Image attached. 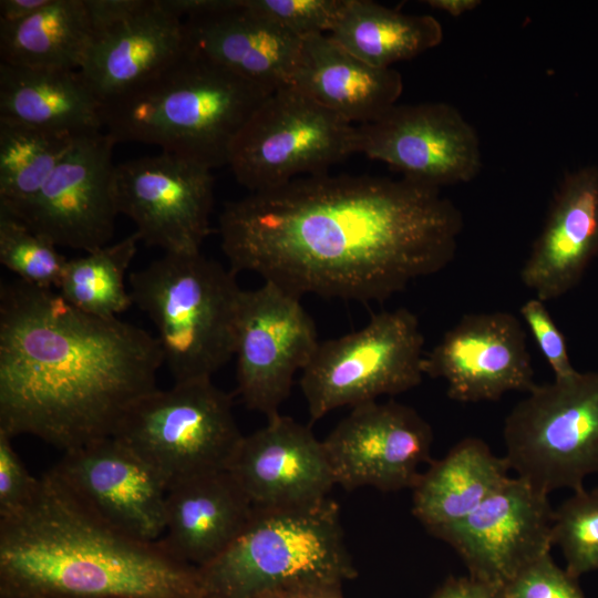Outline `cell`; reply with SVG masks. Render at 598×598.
Here are the masks:
<instances>
[{
    "mask_svg": "<svg viewBox=\"0 0 598 598\" xmlns=\"http://www.w3.org/2000/svg\"><path fill=\"white\" fill-rule=\"evenodd\" d=\"M204 598H255L299 586H340L357 576L338 504L254 508L230 546L198 567Z\"/></svg>",
    "mask_w": 598,
    "mask_h": 598,
    "instance_id": "5",
    "label": "cell"
},
{
    "mask_svg": "<svg viewBox=\"0 0 598 598\" xmlns=\"http://www.w3.org/2000/svg\"><path fill=\"white\" fill-rule=\"evenodd\" d=\"M424 3L430 8L444 12L451 17L458 18L476 9L482 1L480 0H425Z\"/></svg>",
    "mask_w": 598,
    "mask_h": 598,
    "instance_id": "42",
    "label": "cell"
},
{
    "mask_svg": "<svg viewBox=\"0 0 598 598\" xmlns=\"http://www.w3.org/2000/svg\"><path fill=\"white\" fill-rule=\"evenodd\" d=\"M78 137L0 120V207L32 199Z\"/></svg>",
    "mask_w": 598,
    "mask_h": 598,
    "instance_id": "30",
    "label": "cell"
},
{
    "mask_svg": "<svg viewBox=\"0 0 598 598\" xmlns=\"http://www.w3.org/2000/svg\"><path fill=\"white\" fill-rule=\"evenodd\" d=\"M597 256L598 166L587 165L558 184L520 281L542 301L555 300L580 283Z\"/></svg>",
    "mask_w": 598,
    "mask_h": 598,
    "instance_id": "20",
    "label": "cell"
},
{
    "mask_svg": "<svg viewBox=\"0 0 598 598\" xmlns=\"http://www.w3.org/2000/svg\"><path fill=\"white\" fill-rule=\"evenodd\" d=\"M429 598H506L503 589L470 576L448 577Z\"/></svg>",
    "mask_w": 598,
    "mask_h": 598,
    "instance_id": "38",
    "label": "cell"
},
{
    "mask_svg": "<svg viewBox=\"0 0 598 598\" xmlns=\"http://www.w3.org/2000/svg\"><path fill=\"white\" fill-rule=\"evenodd\" d=\"M158 340L118 318L83 312L54 289H0V431L64 452L114 435L156 390Z\"/></svg>",
    "mask_w": 598,
    "mask_h": 598,
    "instance_id": "2",
    "label": "cell"
},
{
    "mask_svg": "<svg viewBox=\"0 0 598 598\" xmlns=\"http://www.w3.org/2000/svg\"><path fill=\"white\" fill-rule=\"evenodd\" d=\"M187 49L184 22L159 0L95 34L79 70L104 104L150 80Z\"/></svg>",
    "mask_w": 598,
    "mask_h": 598,
    "instance_id": "22",
    "label": "cell"
},
{
    "mask_svg": "<svg viewBox=\"0 0 598 598\" xmlns=\"http://www.w3.org/2000/svg\"><path fill=\"white\" fill-rule=\"evenodd\" d=\"M137 234L68 259L56 291L76 309L101 318H117L133 300L125 274L136 254Z\"/></svg>",
    "mask_w": 598,
    "mask_h": 598,
    "instance_id": "29",
    "label": "cell"
},
{
    "mask_svg": "<svg viewBox=\"0 0 598 598\" xmlns=\"http://www.w3.org/2000/svg\"><path fill=\"white\" fill-rule=\"evenodd\" d=\"M519 311L536 344L553 370L555 379L567 378L576 373L577 370L569 358L566 339L553 320L545 302L534 297L527 300Z\"/></svg>",
    "mask_w": 598,
    "mask_h": 598,
    "instance_id": "35",
    "label": "cell"
},
{
    "mask_svg": "<svg viewBox=\"0 0 598 598\" xmlns=\"http://www.w3.org/2000/svg\"><path fill=\"white\" fill-rule=\"evenodd\" d=\"M354 153L357 125L286 86L269 94L249 118L228 166L240 185L256 193L328 173Z\"/></svg>",
    "mask_w": 598,
    "mask_h": 598,
    "instance_id": "10",
    "label": "cell"
},
{
    "mask_svg": "<svg viewBox=\"0 0 598 598\" xmlns=\"http://www.w3.org/2000/svg\"><path fill=\"white\" fill-rule=\"evenodd\" d=\"M424 375L443 379L450 399L496 401L535 385L525 330L506 311L464 315L424 355Z\"/></svg>",
    "mask_w": 598,
    "mask_h": 598,
    "instance_id": "17",
    "label": "cell"
},
{
    "mask_svg": "<svg viewBox=\"0 0 598 598\" xmlns=\"http://www.w3.org/2000/svg\"><path fill=\"white\" fill-rule=\"evenodd\" d=\"M322 442L336 485L394 492L413 488L432 461L433 431L409 405L372 401L351 408Z\"/></svg>",
    "mask_w": 598,
    "mask_h": 598,
    "instance_id": "16",
    "label": "cell"
},
{
    "mask_svg": "<svg viewBox=\"0 0 598 598\" xmlns=\"http://www.w3.org/2000/svg\"><path fill=\"white\" fill-rule=\"evenodd\" d=\"M0 590L56 598H204L198 570L92 514L50 470L0 518Z\"/></svg>",
    "mask_w": 598,
    "mask_h": 598,
    "instance_id": "3",
    "label": "cell"
},
{
    "mask_svg": "<svg viewBox=\"0 0 598 598\" xmlns=\"http://www.w3.org/2000/svg\"><path fill=\"white\" fill-rule=\"evenodd\" d=\"M243 436L230 395L212 379L157 388L126 412L113 435L153 468L167 491L227 470Z\"/></svg>",
    "mask_w": 598,
    "mask_h": 598,
    "instance_id": "7",
    "label": "cell"
},
{
    "mask_svg": "<svg viewBox=\"0 0 598 598\" xmlns=\"http://www.w3.org/2000/svg\"><path fill=\"white\" fill-rule=\"evenodd\" d=\"M0 431V518L13 515L33 496L39 478L32 477L11 443Z\"/></svg>",
    "mask_w": 598,
    "mask_h": 598,
    "instance_id": "36",
    "label": "cell"
},
{
    "mask_svg": "<svg viewBox=\"0 0 598 598\" xmlns=\"http://www.w3.org/2000/svg\"><path fill=\"white\" fill-rule=\"evenodd\" d=\"M252 511L227 470L192 477L167 491L165 529L157 544L173 559L202 567L230 546Z\"/></svg>",
    "mask_w": 598,
    "mask_h": 598,
    "instance_id": "23",
    "label": "cell"
},
{
    "mask_svg": "<svg viewBox=\"0 0 598 598\" xmlns=\"http://www.w3.org/2000/svg\"><path fill=\"white\" fill-rule=\"evenodd\" d=\"M227 471L254 508L316 504L336 485L323 442L280 413L243 436Z\"/></svg>",
    "mask_w": 598,
    "mask_h": 598,
    "instance_id": "19",
    "label": "cell"
},
{
    "mask_svg": "<svg viewBox=\"0 0 598 598\" xmlns=\"http://www.w3.org/2000/svg\"><path fill=\"white\" fill-rule=\"evenodd\" d=\"M351 123L379 120L398 104L401 74L377 68L344 50L328 34L302 39L291 85Z\"/></svg>",
    "mask_w": 598,
    "mask_h": 598,
    "instance_id": "24",
    "label": "cell"
},
{
    "mask_svg": "<svg viewBox=\"0 0 598 598\" xmlns=\"http://www.w3.org/2000/svg\"><path fill=\"white\" fill-rule=\"evenodd\" d=\"M252 11L303 39L334 27L346 0H244Z\"/></svg>",
    "mask_w": 598,
    "mask_h": 598,
    "instance_id": "33",
    "label": "cell"
},
{
    "mask_svg": "<svg viewBox=\"0 0 598 598\" xmlns=\"http://www.w3.org/2000/svg\"><path fill=\"white\" fill-rule=\"evenodd\" d=\"M114 145L104 131L78 137L38 194L7 210L58 247L87 252L109 245L118 215Z\"/></svg>",
    "mask_w": 598,
    "mask_h": 598,
    "instance_id": "14",
    "label": "cell"
},
{
    "mask_svg": "<svg viewBox=\"0 0 598 598\" xmlns=\"http://www.w3.org/2000/svg\"><path fill=\"white\" fill-rule=\"evenodd\" d=\"M300 297L264 281L243 290L235 332L237 392L244 404L270 419L290 394L319 344Z\"/></svg>",
    "mask_w": 598,
    "mask_h": 598,
    "instance_id": "11",
    "label": "cell"
},
{
    "mask_svg": "<svg viewBox=\"0 0 598 598\" xmlns=\"http://www.w3.org/2000/svg\"><path fill=\"white\" fill-rule=\"evenodd\" d=\"M161 4L181 20L203 17L235 4L236 0H159Z\"/></svg>",
    "mask_w": 598,
    "mask_h": 598,
    "instance_id": "39",
    "label": "cell"
},
{
    "mask_svg": "<svg viewBox=\"0 0 598 598\" xmlns=\"http://www.w3.org/2000/svg\"><path fill=\"white\" fill-rule=\"evenodd\" d=\"M255 598H343L340 586H299L264 592Z\"/></svg>",
    "mask_w": 598,
    "mask_h": 598,
    "instance_id": "41",
    "label": "cell"
},
{
    "mask_svg": "<svg viewBox=\"0 0 598 598\" xmlns=\"http://www.w3.org/2000/svg\"><path fill=\"white\" fill-rule=\"evenodd\" d=\"M423 346L419 320L405 308L375 313L361 329L320 341L300 379L311 421L417 386Z\"/></svg>",
    "mask_w": 598,
    "mask_h": 598,
    "instance_id": "9",
    "label": "cell"
},
{
    "mask_svg": "<svg viewBox=\"0 0 598 598\" xmlns=\"http://www.w3.org/2000/svg\"><path fill=\"white\" fill-rule=\"evenodd\" d=\"M328 35L364 62L386 69L437 47L443 28L431 14L404 13L371 0H346Z\"/></svg>",
    "mask_w": 598,
    "mask_h": 598,
    "instance_id": "27",
    "label": "cell"
},
{
    "mask_svg": "<svg viewBox=\"0 0 598 598\" xmlns=\"http://www.w3.org/2000/svg\"><path fill=\"white\" fill-rule=\"evenodd\" d=\"M49 238L0 207V262L18 279L56 290L68 259Z\"/></svg>",
    "mask_w": 598,
    "mask_h": 598,
    "instance_id": "31",
    "label": "cell"
},
{
    "mask_svg": "<svg viewBox=\"0 0 598 598\" xmlns=\"http://www.w3.org/2000/svg\"><path fill=\"white\" fill-rule=\"evenodd\" d=\"M554 511L548 494L520 477H509L472 514L435 537L456 550L470 577L504 589L550 554Z\"/></svg>",
    "mask_w": 598,
    "mask_h": 598,
    "instance_id": "15",
    "label": "cell"
},
{
    "mask_svg": "<svg viewBox=\"0 0 598 598\" xmlns=\"http://www.w3.org/2000/svg\"><path fill=\"white\" fill-rule=\"evenodd\" d=\"M275 92V91H274ZM269 92L189 50L138 86L103 104L104 132L210 169L231 148Z\"/></svg>",
    "mask_w": 598,
    "mask_h": 598,
    "instance_id": "4",
    "label": "cell"
},
{
    "mask_svg": "<svg viewBox=\"0 0 598 598\" xmlns=\"http://www.w3.org/2000/svg\"><path fill=\"white\" fill-rule=\"evenodd\" d=\"M553 545L573 577L598 570V491H574L554 511Z\"/></svg>",
    "mask_w": 598,
    "mask_h": 598,
    "instance_id": "32",
    "label": "cell"
},
{
    "mask_svg": "<svg viewBox=\"0 0 598 598\" xmlns=\"http://www.w3.org/2000/svg\"><path fill=\"white\" fill-rule=\"evenodd\" d=\"M102 110L78 70L0 63V120L78 137L104 131Z\"/></svg>",
    "mask_w": 598,
    "mask_h": 598,
    "instance_id": "25",
    "label": "cell"
},
{
    "mask_svg": "<svg viewBox=\"0 0 598 598\" xmlns=\"http://www.w3.org/2000/svg\"><path fill=\"white\" fill-rule=\"evenodd\" d=\"M357 131L358 153L422 186L441 190L468 183L482 168L476 130L445 102L396 104Z\"/></svg>",
    "mask_w": 598,
    "mask_h": 598,
    "instance_id": "13",
    "label": "cell"
},
{
    "mask_svg": "<svg viewBox=\"0 0 598 598\" xmlns=\"http://www.w3.org/2000/svg\"><path fill=\"white\" fill-rule=\"evenodd\" d=\"M135 303L157 330L174 383L212 379L233 357L243 289L200 251L164 254L130 275Z\"/></svg>",
    "mask_w": 598,
    "mask_h": 598,
    "instance_id": "6",
    "label": "cell"
},
{
    "mask_svg": "<svg viewBox=\"0 0 598 598\" xmlns=\"http://www.w3.org/2000/svg\"><path fill=\"white\" fill-rule=\"evenodd\" d=\"M509 470L483 440L465 437L422 472L412 488V513L435 536L472 514L511 477Z\"/></svg>",
    "mask_w": 598,
    "mask_h": 598,
    "instance_id": "26",
    "label": "cell"
},
{
    "mask_svg": "<svg viewBox=\"0 0 598 598\" xmlns=\"http://www.w3.org/2000/svg\"><path fill=\"white\" fill-rule=\"evenodd\" d=\"M51 471L109 526L143 542L162 537L167 489L153 468L117 439L64 452Z\"/></svg>",
    "mask_w": 598,
    "mask_h": 598,
    "instance_id": "18",
    "label": "cell"
},
{
    "mask_svg": "<svg viewBox=\"0 0 598 598\" xmlns=\"http://www.w3.org/2000/svg\"><path fill=\"white\" fill-rule=\"evenodd\" d=\"M503 591L506 598H585L578 578L557 566L550 554L525 568Z\"/></svg>",
    "mask_w": 598,
    "mask_h": 598,
    "instance_id": "34",
    "label": "cell"
},
{
    "mask_svg": "<svg viewBox=\"0 0 598 598\" xmlns=\"http://www.w3.org/2000/svg\"><path fill=\"white\" fill-rule=\"evenodd\" d=\"M84 1L87 9L93 37L134 14L146 2V0Z\"/></svg>",
    "mask_w": 598,
    "mask_h": 598,
    "instance_id": "37",
    "label": "cell"
},
{
    "mask_svg": "<svg viewBox=\"0 0 598 598\" xmlns=\"http://www.w3.org/2000/svg\"><path fill=\"white\" fill-rule=\"evenodd\" d=\"M463 216L440 189L405 178L328 173L228 202L229 268L302 297L383 301L454 258Z\"/></svg>",
    "mask_w": 598,
    "mask_h": 598,
    "instance_id": "1",
    "label": "cell"
},
{
    "mask_svg": "<svg viewBox=\"0 0 598 598\" xmlns=\"http://www.w3.org/2000/svg\"><path fill=\"white\" fill-rule=\"evenodd\" d=\"M0 598H56V597L39 594V592L1 591L0 590Z\"/></svg>",
    "mask_w": 598,
    "mask_h": 598,
    "instance_id": "43",
    "label": "cell"
},
{
    "mask_svg": "<svg viewBox=\"0 0 598 598\" xmlns=\"http://www.w3.org/2000/svg\"><path fill=\"white\" fill-rule=\"evenodd\" d=\"M183 22L189 50L269 92L291 85L302 39L244 0Z\"/></svg>",
    "mask_w": 598,
    "mask_h": 598,
    "instance_id": "21",
    "label": "cell"
},
{
    "mask_svg": "<svg viewBox=\"0 0 598 598\" xmlns=\"http://www.w3.org/2000/svg\"><path fill=\"white\" fill-rule=\"evenodd\" d=\"M92 37L84 0H50L27 20L0 25L1 63L79 71Z\"/></svg>",
    "mask_w": 598,
    "mask_h": 598,
    "instance_id": "28",
    "label": "cell"
},
{
    "mask_svg": "<svg viewBox=\"0 0 598 598\" xmlns=\"http://www.w3.org/2000/svg\"><path fill=\"white\" fill-rule=\"evenodd\" d=\"M114 188L118 214L133 220L141 241L164 254L200 251L210 234V168L162 152L117 164Z\"/></svg>",
    "mask_w": 598,
    "mask_h": 598,
    "instance_id": "12",
    "label": "cell"
},
{
    "mask_svg": "<svg viewBox=\"0 0 598 598\" xmlns=\"http://www.w3.org/2000/svg\"><path fill=\"white\" fill-rule=\"evenodd\" d=\"M50 0H1L0 25L22 22L44 8Z\"/></svg>",
    "mask_w": 598,
    "mask_h": 598,
    "instance_id": "40",
    "label": "cell"
},
{
    "mask_svg": "<svg viewBox=\"0 0 598 598\" xmlns=\"http://www.w3.org/2000/svg\"><path fill=\"white\" fill-rule=\"evenodd\" d=\"M504 422L509 468L549 495L598 474V372L535 385Z\"/></svg>",
    "mask_w": 598,
    "mask_h": 598,
    "instance_id": "8",
    "label": "cell"
}]
</instances>
